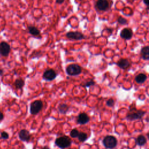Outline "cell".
<instances>
[{"label": "cell", "instance_id": "12", "mask_svg": "<svg viewBox=\"0 0 149 149\" xmlns=\"http://www.w3.org/2000/svg\"><path fill=\"white\" fill-rule=\"evenodd\" d=\"M90 120V118L87 113L83 112L80 113L77 116V122L80 125H84L88 123Z\"/></svg>", "mask_w": 149, "mask_h": 149}, {"label": "cell", "instance_id": "23", "mask_svg": "<svg viewBox=\"0 0 149 149\" xmlns=\"http://www.w3.org/2000/svg\"><path fill=\"white\" fill-rule=\"evenodd\" d=\"M118 22L119 23L121 24H127V20L123 17H122V16H119L118 19Z\"/></svg>", "mask_w": 149, "mask_h": 149}, {"label": "cell", "instance_id": "6", "mask_svg": "<svg viewBox=\"0 0 149 149\" xmlns=\"http://www.w3.org/2000/svg\"><path fill=\"white\" fill-rule=\"evenodd\" d=\"M10 50V46L7 42L2 41L0 42V55L6 57L9 55Z\"/></svg>", "mask_w": 149, "mask_h": 149}, {"label": "cell", "instance_id": "25", "mask_svg": "<svg viewBox=\"0 0 149 149\" xmlns=\"http://www.w3.org/2000/svg\"><path fill=\"white\" fill-rule=\"evenodd\" d=\"M1 137L3 139H8L9 138V134L5 131L2 132L1 133Z\"/></svg>", "mask_w": 149, "mask_h": 149}, {"label": "cell", "instance_id": "17", "mask_svg": "<svg viewBox=\"0 0 149 149\" xmlns=\"http://www.w3.org/2000/svg\"><path fill=\"white\" fill-rule=\"evenodd\" d=\"M14 85L17 89H22L24 86V81L20 78L17 79L14 82Z\"/></svg>", "mask_w": 149, "mask_h": 149}, {"label": "cell", "instance_id": "1", "mask_svg": "<svg viewBox=\"0 0 149 149\" xmlns=\"http://www.w3.org/2000/svg\"><path fill=\"white\" fill-rule=\"evenodd\" d=\"M146 112L143 111L137 110L136 108H133L130 109L129 113L126 116V119L129 120H134L137 119H140L143 118Z\"/></svg>", "mask_w": 149, "mask_h": 149}, {"label": "cell", "instance_id": "27", "mask_svg": "<svg viewBox=\"0 0 149 149\" xmlns=\"http://www.w3.org/2000/svg\"><path fill=\"white\" fill-rule=\"evenodd\" d=\"M63 2H64L63 0H62V1H61V0H56V3H59V4H61V3H63Z\"/></svg>", "mask_w": 149, "mask_h": 149}, {"label": "cell", "instance_id": "21", "mask_svg": "<svg viewBox=\"0 0 149 149\" xmlns=\"http://www.w3.org/2000/svg\"><path fill=\"white\" fill-rule=\"evenodd\" d=\"M79 132L77 129H74L71 130V132L70 133V136L73 138H76V137H77V136L79 135Z\"/></svg>", "mask_w": 149, "mask_h": 149}, {"label": "cell", "instance_id": "2", "mask_svg": "<svg viewBox=\"0 0 149 149\" xmlns=\"http://www.w3.org/2000/svg\"><path fill=\"white\" fill-rule=\"evenodd\" d=\"M55 144L61 148H65L71 145L72 141L68 136H62L57 138L55 140Z\"/></svg>", "mask_w": 149, "mask_h": 149}, {"label": "cell", "instance_id": "30", "mask_svg": "<svg viewBox=\"0 0 149 149\" xmlns=\"http://www.w3.org/2000/svg\"><path fill=\"white\" fill-rule=\"evenodd\" d=\"M42 149H49V148L48 146H44V147L42 148Z\"/></svg>", "mask_w": 149, "mask_h": 149}, {"label": "cell", "instance_id": "15", "mask_svg": "<svg viewBox=\"0 0 149 149\" xmlns=\"http://www.w3.org/2000/svg\"><path fill=\"white\" fill-rule=\"evenodd\" d=\"M27 29H28L29 33L34 36H37L40 34V30L35 26H28Z\"/></svg>", "mask_w": 149, "mask_h": 149}, {"label": "cell", "instance_id": "18", "mask_svg": "<svg viewBox=\"0 0 149 149\" xmlns=\"http://www.w3.org/2000/svg\"><path fill=\"white\" fill-rule=\"evenodd\" d=\"M58 111L61 113L62 114H65L69 110V107L68 105H66V104L62 103V104H60L58 106Z\"/></svg>", "mask_w": 149, "mask_h": 149}, {"label": "cell", "instance_id": "7", "mask_svg": "<svg viewBox=\"0 0 149 149\" xmlns=\"http://www.w3.org/2000/svg\"><path fill=\"white\" fill-rule=\"evenodd\" d=\"M66 36L70 39L79 40L84 38V35L79 31H69L66 33Z\"/></svg>", "mask_w": 149, "mask_h": 149}, {"label": "cell", "instance_id": "14", "mask_svg": "<svg viewBox=\"0 0 149 149\" xmlns=\"http://www.w3.org/2000/svg\"><path fill=\"white\" fill-rule=\"evenodd\" d=\"M140 54L141 58L144 60L149 59V47L146 46L141 48Z\"/></svg>", "mask_w": 149, "mask_h": 149}, {"label": "cell", "instance_id": "19", "mask_svg": "<svg viewBox=\"0 0 149 149\" xmlns=\"http://www.w3.org/2000/svg\"><path fill=\"white\" fill-rule=\"evenodd\" d=\"M146 142H147V139L146 137L143 135H139L136 139V143L140 146H144V144H146Z\"/></svg>", "mask_w": 149, "mask_h": 149}, {"label": "cell", "instance_id": "20", "mask_svg": "<svg viewBox=\"0 0 149 149\" xmlns=\"http://www.w3.org/2000/svg\"><path fill=\"white\" fill-rule=\"evenodd\" d=\"M77 137H78V139L80 141L84 142V141H86L87 140V135L86 133H85L84 132H79Z\"/></svg>", "mask_w": 149, "mask_h": 149}, {"label": "cell", "instance_id": "26", "mask_svg": "<svg viewBox=\"0 0 149 149\" xmlns=\"http://www.w3.org/2000/svg\"><path fill=\"white\" fill-rule=\"evenodd\" d=\"M3 118H4L3 113L0 111V122L2 121V120L3 119Z\"/></svg>", "mask_w": 149, "mask_h": 149}, {"label": "cell", "instance_id": "8", "mask_svg": "<svg viewBox=\"0 0 149 149\" xmlns=\"http://www.w3.org/2000/svg\"><path fill=\"white\" fill-rule=\"evenodd\" d=\"M56 76V72L53 69H48L45 71L42 77L44 80L47 81H51L54 80Z\"/></svg>", "mask_w": 149, "mask_h": 149}, {"label": "cell", "instance_id": "28", "mask_svg": "<svg viewBox=\"0 0 149 149\" xmlns=\"http://www.w3.org/2000/svg\"><path fill=\"white\" fill-rule=\"evenodd\" d=\"M144 3L147 6H149V2H147V1H144Z\"/></svg>", "mask_w": 149, "mask_h": 149}, {"label": "cell", "instance_id": "16", "mask_svg": "<svg viewBox=\"0 0 149 149\" xmlns=\"http://www.w3.org/2000/svg\"><path fill=\"white\" fill-rule=\"evenodd\" d=\"M147 79V76L144 73H140L135 77V81L138 84L143 83Z\"/></svg>", "mask_w": 149, "mask_h": 149}, {"label": "cell", "instance_id": "24", "mask_svg": "<svg viewBox=\"0 0 149 149\" xmlns=\"http://www.w3.org/2000/svg\"><path fill=\"white\" fill-rule=\"evenodd\" d=\"M94 84H95L94 81H93V80H90V81H87V82H86V83H84V85H83V86L85 87H90L91 86H93V85H94Z\"/></svg>", "mask_w": 149, "mask_h": 149}, {"label": "cell", "instance_id": "29", "mask_svg": "<svg viewBox=\"0 0 149 149\" xmlns=\"http://www.w3.org/2000/svg\"><path fill=\"white\" fill-rule=\"evenodd\" d=\"M3 70L2 69H0V75L3 74Z\"/></svg>", "mask_w": 149, "mask_h": 149}, {"label": "cell", "instance_id": "3", "mask_svg": "<svg viewBox=\"0 0 149 149\" xmlns=\"http://www.w3.org/2000/svg\"><path fill=\"white\" fill-rule=\"evenodd\" d=\"M102 143L105 148L108 149H112L116 146L117 140L114 136L109 135L104 138Z\"/></svg>", "mask_w": 149, "mask_h": 149}, {"label": "cell", "instance_id": "5", "mask_svg": "<svg viewBox=\"0 0 149 149\" xmlns=\"http://www.w3.org/2000/svg\"><path fill=\"white\" fill-rule=\"evenodd\" d=\"M43 104L40 100H36L31 103L30 106V112L32 115L37 114L42 108Z\"/></svg>", "mask_w": 149, "mask_h": 149}, {"label": "cell", "instance_id": "11", "mask_svg": "<svg viewBox=\"0 0 149 149\" xmlns=\"http://www.w3.org/2000/svg\"><path fill=\"white\" fill-rule=\"evenodd\" d=\"M120 36L123 39L129 40L133 36L132 30L130 28H125L121 31Z\"/></svg>", "mask_w": 149, "mask_h": 149}, {"label": "cell", "instance_id": "10", "mask_svg": "<svg viewBox=\"0 0 149 149\" xmlns=\"http://www.w3.org/2000/svg\"><path fill=\"white\" fill-rule=\"evenodd\" d=\"M96 8L101 11L107 10L109 8V2L106 0H99L96 2Z\"/></svg>", "mask_w": 149, "mask_h": 149}, {"label": "cell", "instance_id": "22", "mask_svg": "<svg viewBox=\"0 0 149 149\" xmlns=\"http://www.w3.org/2000/svg\"><path fill=\"white\" fill-rule=\"evenodd\" d=\"M115 104V101L113 98H109L107 102H106V105L108 106V107H112Z\"/></svg>", "mask_w": 149, "mask_h": 149}, {"label": "cell", "instance_id": "4", "mask_svg": "<svg viewBox=\"0 0 149 149\" xmlns=\"http://www.w3.org/2000/svg\"><path fill=\"white\" fill-rule=\"evenodd\" d=\"M82 69L80 66L77 64L69 65L66 69L67 74L69 76H76L81 73Z\"/></svg>", "mask_w": 149, "mask_h": 149}, {"label": "cell", "instance_id": "9", "mask_svg": "<svg viewBox=\"0 0 149 149\" xmlns=\"http://www.w3.org/2000/svg\"><path fill=\"white\" fill-rule=\"evenodd\" d=\"M19 137L23 141H29L30 140L31 136L30 132L26 129H22L19 133Z\"/></svg>", "mask_w": 149, "mask_h": 149}, {"label": "cell", "instance_id": "13", "mask_svg": "<svg viewBox=\"0 0 149 149\" xmlns=\"http://www.w3.org/2000/svg\"><path fill=\"white\" fill-rule=\"evenodd\" d=\"M117 65L122 69H127L130 67V63L126 59H120L117 62Z\"/></svg>", "mask_w": 149, "mask_h": 149}]
</instances>
